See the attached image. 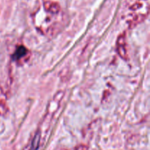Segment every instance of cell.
<instances>
[{
    "label": "cell",
    "instance_id": "obj_2",
    "mask_svg": "<svg viewBox=\"0 0 150 150\" xmlns=\"http://www.w3.org/2000/svg\"><path fill=\"white\" fill-rule=\"evenodd\" d=\"M126 45H127V43H126L125 35L123 34L119 37L118 40H117V52L121 58L125 60L127 59V57H128Z\"/></svg>",
    "mask_w": 150,
    "mask_h": 150
},
{
    "label": "cell",
    "instance_id": "obj_1",
    "mask_svg": "<svg viewBox=\"0 0 150 150\" xmlns=\"http://www.w3.org/2000/svg\"><path fill=\"white\" fill-rule=\"evenodd\" d=\"M149 0H136L129 7L131 15L130 24L132 26L140 23L148 14Z\"/></svg>",
    "mask_w": 150,
    "mask_h": 150
},
{
    "label": "cell",
    "instance_id": "obj_5",
    "mask_svg": "<svg viewBox=\"0 0 150 150\" xmlns=\"http://www.w3.org/2000/svg\"><path fill=\"white\" fill-rule=\"evenodd\" d=\"M39 142H40V135L37 134L36 136H35V138H34L33 142H32V149L31 150H36L38 149Z\"/></svg>",
    "mask_w": 150,
    "mask_h": 150
},
{
    "label": "cell",
    "instance_id": "obj_4",
    "mask_svg": "<svg viewBox=\"0 0 150 150\" xmlns=\"http://www.w3.org/2000/svg\"><path fill=\"white\" fill-rule=\"evenodd\" d=\"M27 52V49L23 45H21V46L18 47V48L16 49V52L13 55V59L14 60L21 59L23 58V57H25L26 55Z\"/></svg>",
    "mask_w": 150,
    "mask_h": 150
},
{
    "label": "cell",
    "instance_id": "obj_6",
    "mask_svg": "<svg viewBox=\"0 0 150 150\" xmlns=\"http://www.w3.org/2000/svg\"><path fill=\"white\" fill-rule=\"evenodd\" d=\"M7 111V108L6 106L5 103L2 101H0V114L3 115Z\"/></svg>",
    "mask_w": 150,
    "mask_h": 150
},
{
    "label": "cell",
    "instance_id": "obj_3",
    "mask_svg": "<svg viewBox=\"0 0 150 150\" xmlns=\"http://www.w3.org/2000/svg\"><path fill=\"white\" fill-rule=\"evenodd\" d=\"M44 10L46 13L52 15H57L61 10L60 5L56 1H46L43 4Z\"/></svg>",
    "mask_w": 150,
    "mask_h": 150
}]
</instances>
